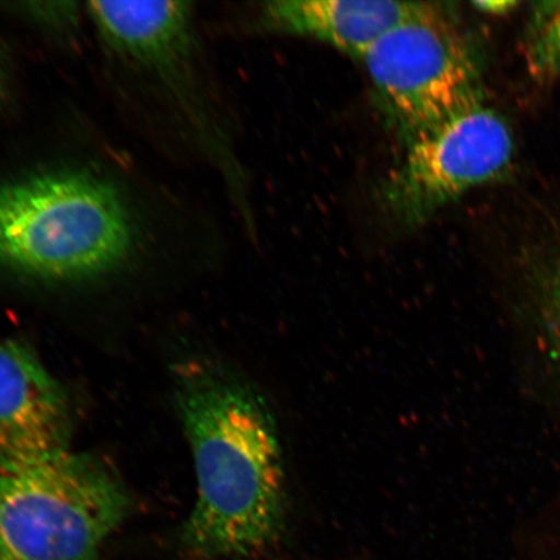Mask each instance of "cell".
<instances>
[{"label": "cell", "instance_id": "cell-1", "mask_svg": "<svg viewBox=\"0 0 560 560\" xmlns=\"http://www.w3.org/2000/svg\"><path fill=\"white\" fill-rule=\"evenodd\" d=\"M178 410L190 443L198 500L182 532L192 555L249 559L282 536L289 488L270 405L255 385L198 363L180 374Z\"/></svg>", "mask_w": 560, "mask_h": 560}, {"label": "cell", "instance_id": "cell-2", "mask_svg": "<svg viewBox=\"0 0 560 560\" xmlns=\"http://www.w3.org/2000/svg\"><path fill=\"white\" fill-rule=\"evenodd\" d=\"M121 195L94 175L61 172L0 184V266L44 279L95 277L129 256Z\"/></svg>", "mask_w": 560, "mask_h": 560}, {"label": "cell", "instance_id": "cell-3", "mask_svg": "<svg viewBox=\"0 0 560 560\" xmlns=\"http://www.w3.org/2000/svg\"><path fill=\"white\" fill-rule=\"evenodd\" d=\"M129 509L122 482L89 455L0 474V560H101Z\"/></svg>", "mask_w": 560, "mask_h": 560}, {"label": "cell", "instance_id": "cell-4", "mask_svg": "<svg viewBox=\"0 0 560 560\" xmlns=\"http://www.w3.org/2000/svg\"><path fill=\"white\" fill-rule=\"evenodd\" d=\"M359 61L405 142L481 101L471 47L436 4L384 34Z\"/></svg>", "mask_w": 560, "mask_h": 560}, {"label": "cell", "instance_id": "cell-5", "mask_svg": "<svg viewBox=\"0 0 560 560\" xmlns=\"http://www.w3.org/2000/svg\"><path fill=\"white\" fill-rule=\"evenodd\" d=\"M513 137L482 100L405 142V153L377 190L385 219L404 231L425 225L441 209L505 173Z\"/></svg>", "mask_w": 560, "mask_h": 560}, {"label": "cell", "instance_id": "cell-6", "mask_svg": "<svg viewBox=\"0 0 560 560\" xmlns=\"http://www.w3.org/2000/svg\"><path fill=\"white\" fill-rule=\"evenodd\" d=\"M68 398L30 348L0 341V474L69 452Z\"/></svg>", "mask_w": 560, "mask_h": 560}, {"label": "cell", "instance_id": "cell-7", "mask_svg": "<svg viewBox=\"0 0 560 560\" xmlns=\"http://www.w3.org/2000/svg\"><path fill=\"white\" fill-rule=\"evenodd\" d=\"M429 3L392 0H277L262 5L272 32L310 38L360 60L384 34Z\"/></svg>", "mask_w": 560, "mask_h": 560}, {"label": "cell", "instance_id": "cell-8", "mask_svg": "<svg viewBox=\"0 0 560 560\" xmlns=\"http://www.w3.org/2000/svg\"><path fill=\"white\" fill-rule=\"evenodd\" d=\"M535 320L548 353L560 368V260L536 277Z\"/></svg>", "mask_w": 560, "mask_h": 560}, {"label": "cell", "instance_id": "cell-9", "mask_svg": "<svg viewBox=\"0 0 560 560\" xmlns=\"http://www.w3.org/2000/svg\"><path fill=\"white\" fill-rule=\"evenodd\" d=\"M537 12L528 44L530 72L551 77L560 72V2Z\"/></svg>", "mask_w": 560, "mask_h": 560}, {"label": "cell", "instance_id": "cell-10", "mask_svg": "<svg viewBox=\"0 0 560 560\" xmlns=\"http://www.w3.org/2000/svg\"><path fill=\"white\" fill-rule=\"evenodd\" d=\"M476 10L485 13H489V15H505L510 11H513L514 7H517L516 2H478L474 3Z\"/></svg>", "mask_w": 560, "mask_h": 560}, {"label": "cell", "instance_id": "cell-11", "mask_svg": "<svg viewBox=\"0 0 560 560\" xmlns=\"http://www.w3.org/2000/svg\"><path fill=\"white\" fill-rule=\"evenodd\" d=\"M241 560H254V559H241Z\"/></svg>", "mask_w": 560, "mask_h": 560}]
</instances>
